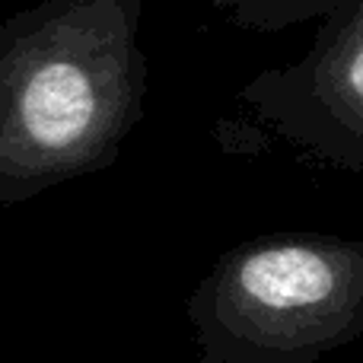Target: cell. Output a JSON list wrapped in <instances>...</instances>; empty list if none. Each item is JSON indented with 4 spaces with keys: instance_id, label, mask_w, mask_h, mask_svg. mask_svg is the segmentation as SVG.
<instances>
[{
    "instance_id": "obj_1",
    "label": "cell",
    "mask_w": 363,
    "mask_h": 363,
    "mask_svg": "<svg viewBox=\"0 0 363 363\" xmlns=\"http://www.w3.org/2000/svg\"><path fill=\"white\" fill-rule=\"evenodd\" d=\"M144 0H55L0 67V207L118 160L144 118Z\"/></svg>"
},
{
    "instance_id": "obj_2",
    "label": "cell",
    "mask_w": 363,
    "mask_h": 363,
    "mask_svg": "<svg viewBox=\"0 0 363 363\" xmlns=\"http://www.w3.org/2000/svg\"><path fill=\"white\" fill-rule=\"evenodd\" d=\"M185 315L198 363H315L363 335V239H242L201 274Z\"/></svg>"
},
{
    "instance_id": "obj_3",
    "label": "cell",
    "mask_w": 363,
    "mask_h": 363,
    "mask_svg": "<svg viewBox=\"0 0 363 363\" xmlns=\"http://www.w3.org/2000/svg\"><path fill=\"white\" fill-rule=\"evenodd\" d=\"M319 19L306 55L255 74L239 99L303 153L363 172V0H335Z\"/></svg>"
},
{
    "instance_id": "obj_4",
    "label": "cell",
    "mask_w": 363,
    "mask_h": 363,
    "mask_svg": "<svg viewBox=\"0 0 363 363\" xmlns=\"http://www.w3.org/2000/svg\"><path fill=\"white\" fill-rule=\"evenodd\" d=\"M335 0H226L233 23L249 32H281L287 26L315 19Z\"/></svg>"
}]
</instances>
